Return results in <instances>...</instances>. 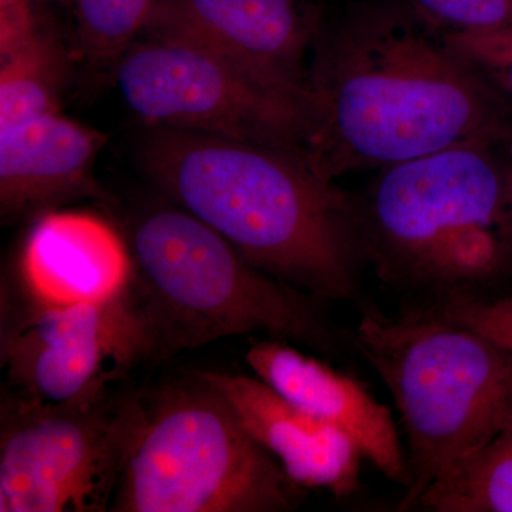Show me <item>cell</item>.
I'll use <instances>...</instances> for the list:
<instances>
[{
    "mask_svg": "<svg viewBox=\"0 0 512 512\" xmlns=\"http://www.w3.org/2000/svg\"><path fill=\"white\" fill-rule=\"evenodd\" d=\"M421 308L476 330L512 352V296L498 299L461 298Z\"/></svg>",
    "mask_w": 512,
    "mask_h": 512,
    "instance_id": "20",
    "label": "cell"
},
{
    "mask_svg": "<svg viewBox=\"0 0 512 512\" xmlns=\"http://www.w3.org/2000/svg\"><path fill=\"white\" fill-rule=\"evenodd\" d=\"M3 333L6 392L46 403L67 402L124 380L143 360L140 333L123 296L69 308L36 305Z\"/></svg>",
    "mask_w": 512,
    "mask_h": 512,
    "instance_id": "9",
    "label": "cell"
},
{
    "mask_svg": "<svg viewBox=\"0 0 512 512\" xmlns=\"http://www.w3.org/2000/svg\"><path fill=\"white\" fill-rule=\"evenodd\" d=\"M107 137L60 113L0 136V212L13 222L96 195L93 167Z\"/></svg>",
    "mask_w": 512,
    "mask_h": 512,
    "instance_id": "14",
    "label": "cell"
},
{
    "mask_svg": "<svg viewBox=\"0 0 512 512\" xmlns=\"http://www.w3.org/2000/svg\"><path fill=\"white\" fill-rule=\"evenodd\" d=\"M494 143L377 170L355 195L366 264L384 284L433 303L480 298L512 268V170Z\"/></svg>",
    "mask_w": 512,
    "mask_h": 512,
    "instance_id": "3",
    "label": "cell"
},
{
    "mask_svg": "<svg viewBox=\"0 0 512 512\" xmlns=\"http://www.w3.org/2000/svg\"><path fill=\"white\" fill-rule=\"evenodd\" d=\"M511 170H512V150H511V160H510Z\"/></svg>",
    "mask_w": 512,
    "mask_h": 512,
    "instance_id": "22",
    "label": "cell"
},
{
    "mask_svg": "<svg viewBox=\"0 0 512 512\" xmlns=\"http://www.w3.org/2000/svg\"><path fill=\"white\" fill-rule=\"evenodd\" d=\"M69 57L59 37L40 23L0 67V136L23 124L60 113L69 80Z\"/></svg>",
    "mask_w": 512,
    "mask_h": 512,
    "instance_id": "15",
    "label": "cell"
},
{
    "mask_svg": "<svg viewBox=\"0 0 512 512\" xmlns=\"http://www.w3.org/2000/svg\"><path fill=\"white\" fill-rule=\"evenodd\" d=\"M322 15L315 0H158L144 32L201 47L311 103L309 64Z\"/></svg>",
    "mask_w": 512,
    "mask_h": 512,
    "instance_id": "10",
    "label": "cell"
},
{
    "mask_svg": "<svg viewBox=\"0 0 512 512\" xmlns=\"http://www.w3.org/2000/svg\"><path fill=\"white\" fill-rule=\"evenodd\" d=\"M26 2L35 3V5H45V3L50 2H57V3H66L69 2V0H26Z\"/></svg>",
    "mask_w": 512,
    "mask_h": 512,
    "instance_id": "21",
    "label": "cell"
},
{
    "mask_svg": "<svg viewBox=\"0 0 512 512\" xmlns=\"http://www.w3.org/2000/svg\"><path fill=\"white\" fill-rule=\"evenodd\" d=\"M158 0H69L77 39L93 63L117 62L146 30Z\"/></svg>",
    "mask_w": 512,
    "mask_h": 512,
    "instance_id": "17",
    "label": "cell"
},
{
    "mask_svg": "<svg viewBox=\"0 0 512 512\" xmlns=\"http://www.w3.org/2000/svg\"><path fill=\"white\" fill-rule=\"evenodd\" d=\"M305 154L329 180L458 144L500 140L495 86L412 0L323 8L309 64Z\"/></svg>",
    "mask_w": 512,
    "mask_h": 512,
    "instance_id": "1",
    "label": "cell"
},
{
    "mask_svg": "<svg viewBox=\"0 0 512 512\" xmlns=\"http://www.w3.org/2000/svg\"><path fill=\"white\" fill-rule=\"evenodd\" d=\"M144 174L239 254L319 301H348L366 264L355 195L296 148L177 128H148Z\"/></svg>",
    "mask_w": 512,
    "mask_h": 512,
    "instance_id": "2",
    "label": "cell"
},
{
    "mask_svg": "<svg viewBox=\"0 0 512 512\" xmlns=\"http://www.w3.org/2000/svg\"><path fill=\"white\" fill-rule=\"evenodd\" d=\"M141 397L110 511L288 512L302 504L305 487L200 373Z\"/></svg>",
    "mask_w": 512,
    "mask_h": 512,
    "instance_id": "6",
    "label": "cell"
},
{
    "mask_svg": "<svg viewBox=\"0 0 512 512\" xmlns=\"http://www.w3.org/2000/svg\"><path fill=\"white\" fill-rule=\"evenodd\" d=\"M198 373L221 390L249 433L295 483L336 497L355 493L365 456L348 433L299 409L258 377Z\"/></svg>",
    "mask_w": 512,
    "mask_h": 512,
    "instance_id": "13",
    "label": "cell"
},
{
    "mask_svg": "<svg viewBox=\"0 0 512 512\" xmlns=\"http://www.w3.org/2000/svg\"><path fill=\"white\" fill-rule=\"evenodd\" d=\"M315 2H319L320 3V2H322V0H315Z\"/></svg>",
    "mask_w": 512,
    "mask_h": 512,
    "instance_id": "23",
    "label": "cell"
},
{
    "mask_svg": "<svg viewBox=\"0 0 512 512\" xmlns=\"http://www.w3.org/2000/svg\"><path fill=\"white\" fill-rule=\"evenodd\" d=\"M444 36L485 79L512 96V26L468 32L444 30Z\"/></svg>",
    "mask_w": 512,
    "mask_h": 512,
    "instance_id": "18",
    "label": "cell"
},
{
    "mask_svg": "<svg viewBox=\"0 0 512 512\" xmlns=\"http://www.w3.org/2000/svg\"><path fill=\"white\" fill-rule=\"evenodd\" d=\"M419 507L433 512H512V424L434 481Z\"/></svg>",
    "mask_w": 512,
    "mask_h": 512,
    "instance_id": "16",
    "label": "cell"
},
{
    "mask_svg": "<svg viewBox=\"0 0 512 512\" xmlns=\"http://www.w3.org/2000/svg\"><path fill=\"white\" fill-rule=\"evenodd\" d=\"M245 360L288 402L348 433L384 477L409 487V464L393 414L362 383L285 340L249 338Z\"/></svg>",
    "mask_w": 512,
    "mask_h": 512,
    "instance_id": "11",
    "label": "cell"
},
{
    "mask_svg": "<svg viewBox=\"0 0 512 512\" xmlns=\"http://www.w3.org/2000/svg\"><path fill=\"white\" fill-rule=\"evenodd\" d=\"M121 383L60 403L3 393L0 512L110 511L143 404Z\"/></svg>",
    "mask_w": 512,
    "mask_h": 512,
    "instance_id": "7",
    "label": "cell"
},
{
    "mask_svg": "<svg viewBox=\"0 0 512 512\" xmlns=\"http://www.w3.org/2000/svg\"><path fill=\"white\" fill-rule=\"evenodd\" d=\"M355 343L400 413L410 485L397 511H410L512 424V352L424 308L399 316L370 308Z\"/></svg>",
    "mask_w": 512,
    "mask_h": 512,
    "instance_id": "5",
    "label": "cell"
},
{
    "mask_svg": "<svg viewBox=\"0 0 512 512\" xmlns=\"http://www.w3.org/2000/svg\"><path fill=\"white\" fill-rule=\"evenodd\" d=\"M127 235L133 271L121 296L143 359H168L229 336L265 335L323 355L338 350L322 301L249 264L184 208H150Z\"/></svg>",
    "mask_w": 512,
    "mask_h": 512,
    "instance_id": "4",
    "label": "cell"
},
{
    "mask_svg": "<svg viewBox=\"0 0 512 512\" xmlns=\"http://www.w3.org/2000/svg\"><path fill=\"white\" fill-rule=\"evenodd\" d=\"M412 3L447 32L512 26V0H412Z\"/></svg>",
    "mask_w": 512,
    "mask_h": 512,
    "instance_id": "19",
    "label": "cell"
},
{
    "mask_svg": "<svg viewBox=\"0 0 512 512\" xmlns=\"http://www.w3.org/2000/svg\"><path fill=\"white\" fill-rule=\"evenodd\" d=\"M128 109L148 127L197 131L305 153L311 103L201 47L148 36L117 60Z\"/></svg>",
    "mask_w": 512,
    "mask_h": 512,
    "instance_id": "8",
    "label": "cell"
},
{
    "mask_svg": "<svg viewBox=\"0 0 512 512\" xmlns=\"http://www.w3.org/2000/svg\"><path fill=\"white\" fill-rule=\"evenodd\" d=\"M131 271L126 239L82 212L40 215L20 258L30 299L46 308L113 301L126 289Z\"/></svg>",
    "mask_w": 512,
    "mask_h": 512,
    "instance_id": "12",
    "label": "cell"
}]
</instances>
